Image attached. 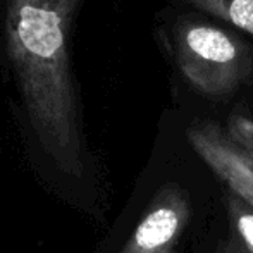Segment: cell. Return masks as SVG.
Segmentation results:
<instances>
[{"label": "cell", "mask_w": 253, "mask_h": 253, "mask_svg": "<svg viewBox=\"0 0 253 253\" xmlns=\"http://www.w3.org/2000/svg\"><path fill=\"white\" fill-rule=\"evenodd\" d=\"M226 134L253 162V117L234 114L229 117Z\"/></svg>", "instance_id": "7"}, {"label": "cell", "mask_w": 253, "mask_h": 253, "mask_svg": "<svg viewBox=\"0 0 253 253\" xmlns=\"http://www.w3.org/2000/svg\"><path fill=\"white\" fill-rule=\"evenodd\" d=\"M186 2L253 35V0H186Z\"/></svg>", "instance_id": "6"}, {"label": "cell", "mask_w": 253, "mask_h": 253, "mask_svg": "<svg viewBox=\"0 0 253 253\" xmlns=\"http://www.w3.org/2000/svg\"><path fill=\"white\" fill-rule=\"evenodd\" d=\"M81 0H7L5 42L33 116L53 133L67 131L73 112L67 30Z\"/></svg>", "instance_id": "1"}, {"label": "cell", "mask_w": 253, "mask_h": 253, "mask_svg": "<svg viewBox=\"0 0 253 253\" xmlns=\"http://www.w3.org/2000/svg\"><path fill=\"white\" fill-rule=\"evenodd\" d=\"M176 59L188 83L209 97L229 95L245 78L240 47L227 33L205 24L177 28Z\"/></svg>", "instance_id": "2"}, {"label": "cell", "mask_w": 253, "mask_h": 253, "mask_svg": "<svg viewBox=\"0 0 253 253\" xmlns=\"http://www.w3.org/2000/svg\"><path fill=\"white\" fill-rule=\"evenodd\" d=\"M229 231L219 253H253V207L229 191L226 197Z\"/></svg>", "instance_id": "5"}, {"label": "cell", "mask_w": 253, "mask_h": 253, "mask_svg": "<svg viewBox=\"0 0 253 253\" xmlns=\"http://www.w3.org/2000/svg\"><path fill=\"white\" fill-rule=\"evenodd\" d=\"M190 217V205L177 186H166L138 224L126 253H177L176 245Z\"/></svg>", "instance_id": "4"}, {"label": "cell", "mask_w": 253, "mask_h": 253, "mask_svg": "<svg viewBox=\"0 0 253 253\" xmlns=\"http://www.w3.org/2000/svg\"><path fill=\"white\" fill-rule=\"evenodd\" d=\"M188 140L229 191L253 207V162L215 124H195Z\"/></svg>", "instance_id": "3"}]
</instances>
